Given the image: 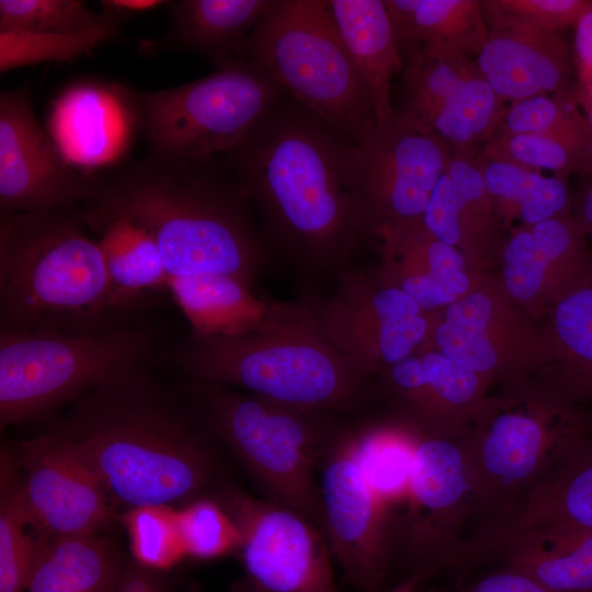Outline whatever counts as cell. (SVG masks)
Returning a JSON list of instances; mask_svg holds the SVG:
<instances>
[{
	"label": "cell",
	"instance_id": "6",
	"mask_svg": "<svg viewBox=\"0 0 592 592\" xmlns=\"http://www.w3.org/2000/svg\"><path fill=\"white\" fill-rule=\"evenodd\" d=\"M185 394L206 428L231 451L266 500L295 510L323 532L318 466L341 429L332 412L191 379Z\"/></svg>",
	"mask_w": 592,
	"mask_h": 592
},
{
	"label": "cell",
	"instance_id": "25",
	"mask_svg": "<svg viewBox=\"0 0 592 592\" xmlns=\"http://www.w3.org/2000/svg\"><path fill=\"white\" fill-rule=\"evenodd\" d=\"M80 209V208H79ZM96 239L106 266L113 310L122 319L145 295L168 291L169 275L152 238L128 218L92 216L80 209Z\"/></svg>",
	"mask_w": 592,
	"mask_h": 592
},
{
	"label": "cell",
	"instance_id": "37",
	"mask_svg": "<svg viewBox=\"0 0 592 592\" xmlns=\"http://www.w3.org/2000/svg\"><path fill=\"white\" fill-rule=\"evenodd\" d=\"M479 155L538 172L549 170L563 181L571 174L592 178V151L544 134H497Z\"/></svg>",
	"mask_w": 592,
	"mask_h": 592
},
{
	"label": "cell",
	"instance_id": "49",
	"mask_svg": "<svg viewBox=\"0 0 592 592\" xmlns=\"http://www.w3.org/2000/svg\"><path fill=\"white\" fill-rule=\"evenodd\" d=\"M167 1L161 0H104L101 5L109 7L126 18L136 12L149 11L166 4Z\"/></svg>",
	"mask_w": 592,
	"mask_h": 592
},
{
	"label": "cell",
	"instance_id": "21",
	"mask_svg": "<svg viewBox=\"0 0 592 592\" xmlns=\"http://www.w3.org/2000/svg\"><path fill=\"white\" fill-rule=\"evenodd\" d=\"M342 42L372 99L377 121L394 114V76L402 68V50L383 0H327Z\"/></svg>",
	"mask_w": 592,
	"mask_h": 592
},
{
	"label": "cell",
	"instance_id": "53",
	"mask_svg": "<svg viewBox=\"0 0 592 592\" xmlns=\"http://www.w3.org/2000/svg\"><path fill=\"white\" fill-rule=\"evenodd\" d=\"M584 115L589 122V125H590V128H591V133H592V110L590 111H584Z\"/></svg>",
	"mask_w": 592,
	"mask_h": 592
},
{
	"label": "cell",
	"instance_id": "40",
	"mask_svg": "<svg viewBox=\"0 0 592 592\" xmlns=\"http://www.w3.org/2000/svg\"><path fill=\"white\" fill-rule=\"evenodd\" d=\"M177 516L187 556L213 559L240 550L241 532L221 503L197 498L177 511Z\"/></svg>",
	"mask_w": 592,
	"mask_h": 592
},
{
	"label": "cell",
	"instance_id": "23",
	"mask_svg": "<svg viewBox=\"0 0 592 592\" xmlns=\"http://www.w3.org/2000/svg\"><path fill=\"white\" fill-rule=\"evenodd\" d=\"M548 525L592 530V441L584 440L487 535L482 547L504 536Z\"/></svg>",
	"mask_w": 592,
	"mask_h": 592
},
{
	"label": "cell",
	"instance_id": "51",
	"mask_svg": "<svg viewBox=\"0 0 592 592\" xmlns=\"http://www.w3.org/2000/svg\"><path fill=\"white\" fill-rule=\"evenodd\" d=\"M426 578L422 576H412L406 578L391 589L382 590L378 592H428L424 588V581Z\"/></svg>",
	"mask_w": 592,
	"mask_h": 592
},
{
	"label": "cell",
	"instance_id": "12",
	"mask_svg": "<svg viewBox=\"0 0 592 592\" xmlns=\"http://www.w3.org/2000/svg\"><path fill=\"white\" fill-rule=\"evenodd\" d=\"M323 534L343 581L357 592H378L387 580L392 522L354 456L351 429H340L318 466Z\"/></svg>",
	"mask_w": 592,
	"mask_h": 592
},
{
	"label": "cell",
	"instance_id": "42",
	"mask_svg": "<svg viewBox=\"0 0 592 592\" xmlns=\"http://www.w3.org/2000/svg\"><path fill=\"white\" fill-rule=\"evenodd\" d=\"M105 16L79 0H0V30L32 33H73Z\"/></svg>",
	"mask_w": 592,
	"mask_h": 592
},
{
	"label": "cell",
	"instance_id": "34",
	"mask_svg": "<svg viewBox=\"0 0 592 592\" xmlns=\"http://www.w3.org/2000/svg\"><path fill=\"white\" fill-rule=\"evenodd\" d=\"M105 16L96 25L73 33H32L0 30L1 72L45 61H65L89 54L119 33L126 16L102 5Z\"/></svg>",
	"mask_w": 592,
	"mask_h": 592
},
{
	"label": "cell",
	"instance_id": "38",
	"mask_svg": "<svg viewBox=\"0 0 592 592\" xmlns=\"http://www.w3.org/2000/svg\"><path fill=\"white\" fill-rule=\"evenodd\" d=\"M555 332L570 388L592 399V282L571 287L556 306Z\"/></svg>",
	"mask_w": 592,
	"mask_h": 592
},
{
	"label": "cell",
	"instance_id": "11",
	"mask_svg": "<svg viewBox=\"0 0 592 592\" xmlns=\"http://www.w3.org/2000/svg\"><path fill=\"white\" fill-rule=\"evenodd\" d=\"M555 415L506 410L465 437L476 512L503 513L502 524L532 488L585 440L572 415L553 422Z\"/></svg>",
	"mask_w": 592,
	"mask_h": 592
},
{
	"label": "cell",
	"instance_id": "35",
	"mask_svg": "<svg viewBox=\"0 0 592 592\" xmlns=\"http://www.w3.org/2000/svg\"><path fill=\"white\" fill-rule=\"evenodd\" d=\"M492 303L482 293L463 296L446 307L445 319L434 330L439 351L476 374L492 371L498 354L487 334Z\"/></svg>",
	"mask_w": 592,
	"mask_h": 592
},
{
	"label": "cell",
	"instance_id": "26",
	"mask_svg": "<svg viewBox=\"0 0 592 592\" xmlns=\"http://www.w3.org/2000/svg\"><path fill=\"white\" fill-rule=\"evenodd\" d=\"M584 232L569 215L550 218L514 234L503 250V282L516 299L540 289L549 267L574 274L584 262Z\"/></svg>",
	"mask_w": 592,
	"mask_h": 592
},
{
	"label": "cell",
	"instance_id": "33",
	"mask_svg": "<svg viewBox=\"0 0 592 592\" xmlns=\"http://www.w3.org/2000/svg\"><path fill=\"white\" fill-rule=\"evenodd\" d=\"M406 55L403 96L397 113L430 130L449 94L478 69L475 59L430 48L414 49Z\"/></svg>",
	"mask_w": 592,
	"mask_h": 592
},
{
	"label": "cell",
	"instance_id": "20",
	"mask_svg": "<svg viewBox=\"0 0 592 592\" xmlns=\"http://www.w3.org/2000/svg\"><path fill=\"white\" fill-rule=\"evenodd\" d=\"M502 566L519 570L551 592H592V530L548 525L489 544Z\"/></svg>",
	"mask_w": 592,
	"mask_h": 592
},
{
	"label": "cell",
	"instance_id": "14",
	"mask_svg": "<svg viewBox=\"0 0 592 592\" xmlns=\"http://www.w3.org/2000/svg\"><path fill=\"white\" fill-rule=\"evenodd\" d=\"M357 144L368 234L380 236L420 221L452 158L451 148L397 111L377 121Z\"/></svg>",
	"mask_w": 592,
	"mask_h": 592
},
{
	"label": "cell",
	"instance_id": "19",
	"mask_svg": "<svg viewBox=\"0 0 592 592\" xmlns=\"http://www.w3.org/2000/svg\"><path fill=\"white\" fill-rule=\"evenodd\" d=\"M488 30L475 64L502 100L516 102L571 90L573 53L560 33Z\"/></svg>",
	"mask_w": 592,
	"mask_h": 592
},
{
	"label": "cell",
	"instance_id": "46",
	"mask_svg": "<svg viewBox=\"0 0 592 592\" xmlns=\"http://www.w3.org/2000/svg\"><path fill=\"white\" fill-rule=\"evenodd\" d=\"M392 286L399 287L411 297L422 311L448 306L458 298L448 293L429 274H411L397 280Z\"/></svg>",
	"mask_w": 592,
	"mask_h": 592
},
{
	"label": "cell",
	"instance_id": "31",
	"mask_svg": "<svg viewBox=\"0 0 592 592\" xmlns=\"http://www.w3.org/2000/svg\"><path fill=\"white\" fill-rule=\"evenodd\" d=\"M478 71L449 94L430 130L453 155L475 157L477 147L497 135L508 107Z\"/></svg>",
	"mask_w": 592,
	"mask_h": 592
},
{
	"label": "cell",
	"instance_id": "44",
	"mask_svg": "<svg viewBox=\"0 0 592 592\" xmlns=\"http://www.w3.org/2000/svg\"><path fill=\"white\" fill-rule=\"evenodd\" d=\"M459 197L444 171L437 181L421 223L435 239L456 247L460 243L458 226Z\"/></svg>",
	"mask_w": 592,
	"mask_h": 592
},
{
	"label": "cell",
	"instance_id": "48",
	"mask_svg": "<svg viewBox=\"0 0 592 592\" xmlns=\"http://www.w3.org/2000/svg\"><path fill=\"white\" fill-rule=\"evenodd\" d=\"M113 592H163V589L146 567L129 566L121 570Z\"/></svg>",
	"mask_w": 592,
	"mask_h": 592
},
{
	"label": "cell",
	"instance_id": "28",
	"mask_svg": "<svg viewBox=\"0 0 592 592\" xmlns=\"http://www.w3.org/2000/svg\"><path fill=\"white\" fill-rule=\"evenodd\" d=\"M121 570L99 534L60 538L39 554L24 592H113Z\"/></svg>",
	"mask_w": 592,
	"mask_h": 592
},
{
	"label": "cell",
	"instance_id": "43",
	"mask_svg": "<svg viewBox=\"0 0 592 592\" xmlns=\"http://www.w3.org/2000/svg\"><path fill=\"white\" fill-rule=\"evenodd\" d=\"M488 29L560 33L592 8V0H482Z\"/></svg>",
	"mask_w": 592,
	"mask_h": 592
},
{
	"label": "cell",
	"instance_id": "24",
	"mask_svg": "<svg viewBox=\"0 0 592 592\" xmlns=\"http://www.w3.org/2000/svg\"><path fill=\"white\" fill-rule=\"evenodd\" d=\"M401 50L419 48L475 59L489 30L478 0H384Z\"/></svg>",
	"mask_w": 592,
	"mask_h": 592
},
{
	"label": "cell",
	"instance_id": "36",
	"mask_svg": "<svg viewBox=\"0 0 592 592\" xmlns=\"http://www.w3.org/2000/svg\"><path fill=\"white\" fill-rule=\"evenodd\" d=\"M497 134H544L592 151L591 128L572 90L513 102Z\"/></svg>",
	"mask_w": 592,
	"mask_h": 592
},
{
	"label": "cell",
	"instance_id": "52",
	"mask_svg": "<svg viewBox=\"0 0 592 592\" xmlns=\"http://www.w3.org/2000/svg\"><path fill=\"white\" fill-rule=\"evenodd\" d=\"M186 592H203L197 583H193L189 587Z\"/></svg>",
	"mask_w": 592,
	"mask_h": 592
},
{
	"label": "cell",
	"instance_id": "2",
	"mask_svg": "<svg viewBox=\"0 0 592 592\" xmlns=\"http://www.w3.org/2000/svg\"><path fill=\"white\" fill-rule=\"evenodd\" d=\"M48 432L129 510L191 502L216 478L214 435L189 398L161 387L148 369L78 399Z\"/></svg>",
	"mask_w": 592,
	"mask_h": 592
},
{
	"label": "cell",
	"instance_id": "22",
	"mask_svg": "<svg viewBox=\"0 0 592 592\" xmlns=\"http://www.w3.org/2000/svg\"><path fill=\"white\" fill-rule=\"evenodd\" d=\"M281 0L167 1L161 46L197 54L215 67L235 58L249 33Z\"/></svg>",
	"mask_w": 592,
	"mask_h": 592
},
{
	"label": "cell",
	"instance_id": "45",
	"mask_svg": "<svg viewBox=\"0 0 592 592\" xmlns=\"http://www.w3.org/2000/svg\"><path fill=\"white\" fill-rule=\"evenodd\" d=\"M456 592H551L530 576L502 566Z\"/></svg>",
	"mask_w": 592,
	"mask_h": 592
},
{
	"label": "cell",
	"instance_id": "13",
	"mask_svg": "<svg viewBox=\"0 0 592 592\" xmlns=\"http://www.w3.org/2000/svg\"><path fill=\"white\" fill-rule=\"evenodd\" d=\"M310 301L327 339L364 380L412 355L430 329L422 309L403 291L375 284L358 271L343 272L329 298Z\"/></svg>",
	"mask_w": 592,
	"mask_h": 592
},
{
	"label": "cell",
	"instance_id": "16",
	"mask_svg": "<svg viewBox=\"0 0 592 592\" xmlns=\"http://www.w3.org/2000/svg\"><path fill=\"white\" fill-rule=\"evenodd\" d=\"M96 180L71 164L41 126L29 84L1 91V215L81 207L94 196Z\"/></svg>",
	"mask_w": 592,
	"mask_h": 592
},
{
	"label": "cell",
	"instance_id": "15",
	"mask_svg": "<svg viewBox=\"0 0 592 592\" xmlns=\"http://www.w3.org/2000/svg\"><path fill=\"white\" fill-rule=\"evenodd\" d=\"M406 508L395 533V551L403 547L415 566L412 576L428 578L437 566L453 559V533L476 512L465 439L436 432L418 434Z\"/></svg>",
	"mask_w": 592,
	"mask_h": 592
},
{
	"label": "cell",
	"instance_id": "50",
	"mask_svg": "<svg viewBox=\"0 0 592 592\" xmlns=\"http://www.w3.org/2000/svg\"><path fill=\"white\" fill-rule=\"evenodd\" d=\"M584 234L592 236V178L585 185L580 198V215L576 219Z\"/></svg>",
	"mask_w": 592,
	"mask_h": 592
},
{
	"label": "cell",
	"instance_id": "39",
	"mask_svg": "<svg viewBox=\"0 0 592 592\" xmlns=\"http://www.w3.org/2000/svg\"><path fill=\"white\" fill-rule=\"evenodd\" d=\"M422 385L401 396L424 422L434 423L446 408L465 406L476 398L479 375L456 363L441 351H429L421 356Z\"/></svg>",
	"mask_w": 592,
	"mask_h": 592
},
{
	"label": "cell",
	"instance_id": "3",
	"mask_svg": "<svg viewBox=\"0 0 592 592\" xmlns=\"http://www.w3.org/2000/svg\"><path fill=\"white\" fill-rule=\"evenodd\" d=\"M92 216L128 218L153 240L170 278L234 276L251 286L266 246L251 204L224 156L146 153L96 175Z\"/></svg>",
	"mask_w": 592,
	"mask_h": 592
},
{
	"label": "cell",
	"instance_id": "32",
	"mask_svg": "<svg viewBox=\"0 0 592 592\" xmlns=\"http://www.w3.org/2000/svg\"><path fill=\"white\" fill-rule=\"evenodd\" d=\"M417 437L390 426L351 429L354 456L390 519L394 504L408 502Z\"/></svg>",
	"mask_w": 592,
	"mask_h": 592
},
{
	"label": "cell",
	"instance_id": "10",
	"mask_svg": "<svg viewBox=\"0 0 592 592\" xmlns=\"http://www.w3.org/2000/svg\"><path fill=\"white\" fill-rule=\"evenodd\" d=\"M221 503L237 523L244 577L237 592H339L323 532L293 509L232 487Z\"/></svg>",
	"mask_w": 592,
	"mask_h": 592
},
{
	"label": "cell",
	"instance_id": "9",
	"mask_svg": "<svg viewBox=\"0 0 592 592\" xmlns=\"http://www.w3.org/2000/svg\"><path fill=\"white\" fill-rule=\"evenodd\" d=\"M286 94L262 67L235 57L200 79L132 99L147 153L191 159L230 151Z\"/></svg>",
	"mask_w": 592,
	"mask_h": 592
},
{
	"label": "cell",
	"instance_id": "8",
	"mask_svg": "<svg viewBox=\"0 0 592 592\" xmlns=\"http://www.w3.org/2000/svg\"><path fill=\"white\" fill-rule=\"evenodd\" d=\"M236 57L262 67L287 94L355 143L377 122L325 1L281 0Z\"/></svg>",
	"mask_w": 592,
	"mask_h": 592
},
{
	"label": "cell",
	"instance_id": "5",
	"mask_svg": "<svg viewBox=\"0 0 592 592\" xmlns=\"http://www.w3.org/2000/svg\"><path fill=\"white\" fill-rule=\"evenodd\" d=\"M89 232L79 207L1 215V331L84 333L123 322Z\"/></svg>",
	"mask_w": 592,
	"mask_h": 592
},
{
	"label": "cell",
	"instance_id": "7",
	"mask_svg": "<svg viewBox=\"0 0 592 592\" xmlns=\"http://www.w3.org/2000/svg\"><path fill=\"white\" fill-rule=\"evenodd\" d=\"M157 337L118 323L84 333L0 330V424L48 415L67 402L148 369Z\"/></svg>",
	"mask_w": 592,
	"mask_h": 592
},
{
	"label": "cell",
	"instance_id": "17",
	"mask_svg": "<svg viewBox=\"0 0 592 592\" xmlns=\"http://www.w3.org/2000/svg\"><path fill=\"white\" fill-rule=\"evenodd\" d=\"M25 504L48 540L99 534L111 521L110 496L95 474L46 432L21 444Z\"/></svg>",
	"mask_w": 592,
	"mask_h": 592
},
{
	"label": "cell",
	"instance_id": "4",
	"mask_svg": "<svg viewBox=\"0 0 592 592\" xmlns=\"http://www.w3.org/2000/svg\"><path fill=\"white\" fill-rule=\"evenodd\" d=\"M163 356L187 379L308 410L350 411L365 392V380L327 339L306 298L271 303L265 317L246 331H191Z\"/></svg>",
	"mask_w": 592,
	"mask_h": 592
},
{
	"label": "cell",
	"instance_id": "41",
	"mask_svg": "<svg viewBox=\"0 0 592 592\" xmlns=\"http://www.w3.org/2000/svg\"><path fill=\"white\" fill-rule=\"evenodd\" d=\"M130 546L137 561L151 569H167L186 556L177 511L167 505L128 510L125 515Z\"/></svg>",
	"mask_w": 592,
	"mask_h": 592
},
{
	"label": "cell",
	"instance_id": "29",
	"mask_svg": "<svg viewBox=\"0 0 592 592\" xmlns=\"http://www.w3.org/2000/svg\"><path fill=\"white\" fill-rule=\"evenodd\" d=\"M18 463L2 451L0 464V592H24L34 565L50 540L30 513Z\"/></svg>",
	"mask_w": 592,
	"mask_h": 592
},
{
	"label": "cell",
	"instance_id": "30",
	"mask_svg": "<svg viewBox=\"0 0 592 592\" xmlns=\"http://www.w3.org/2000/svg\"><path fill=\"white\" fill-rule=\"evenodd\" d=\"M487 192L506 217H520L527 226L569 215L570 195L566 181L538 171L476 153Z\"/></svg>",
	"mask_w": 592,
	"mask_h": 592
},
{
	"label": "cell",
	"instance_id": "1",
	"mask_svg": "<svg viewBox=\"0 0 592 592\" xmlns=\"http://www.w3.org/2000/svg\"><path fill=\"white\" fill-rule=\"evenodd\" d=\"M223 156L266 237L297 267H343L369 235L358 144L289 94Z\"/></svg>",
	"mask_w": 592,
	"mask_h": 592
},
{
	"label": "cell",
	"instance_id": "47",
	"mask_svg": "<svg viewBox=\"0 0 592 592\" xmlns=\"http://www.w3.org/2000/svg\"><path fill=\"white\" fill-rule=\"evenodd\" d=\"M573 61L581 90L592 92V8L574 25Z\"/></svg>",
	"mask_w": 592,
	"mask_h": 592
},
{
	"label": "cell",
	"instance_id": "27",
	"mask_svg": "<svg viewBox=\"0 0 592 592\" xmlns=\"http://www.w3.org/2000/svg\"><path fill=\"white\" fill-rule=\"evenodd\" d=\"M168 292L191 331L204 335L249 330L265 317L271 305L255 295L251 285L229 275L170 278Z\"/></svg>",
	"mask_w": 592,
	"mask_h": 592
},
{
	"label": "cell",
	"instance_id": "18",
	"mask_svg": "<svg viewBox=\"0 0 592 592\" xmlns=\"http://www.w3.org/2000/svg\"><path fill=\"white\" fill-rule=\"evenodd\" d=\"M133 91L119 84L82 80L54 101L49 135L75 167H103L121 160L138 128Z\"/></svg>",
	"mask_w": 592,
	"mask_h": 592
}]
</instances>
